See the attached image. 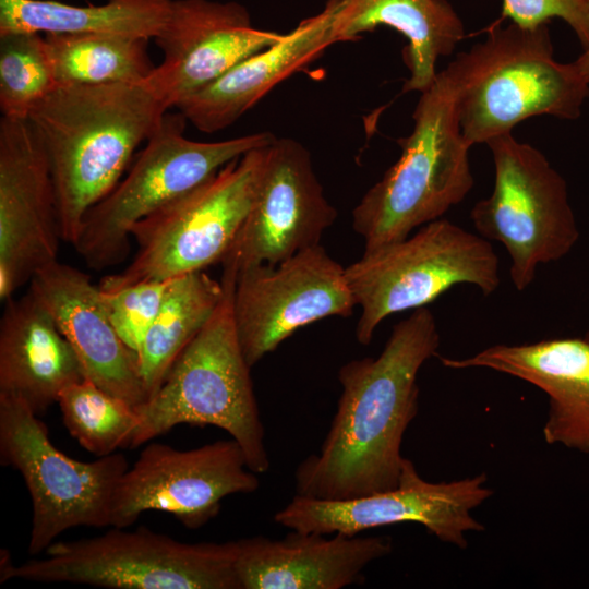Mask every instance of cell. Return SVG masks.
Instances as JSON below:
<instances>
[{"label": "cell", "mask_w": 589, "mask_h": 589, "mask_svg": "<svg viewBox=\"0 0 589 589\" xmlns=\"http://www.w3.org/2000/svg\"><path fill=\"white\" fill-rule=\"evenodd\" d=\"M223 293L221 280L212 278L205 271L171 279L160 310L136 351L139 372L148 399L209 320Z\"/></svg>", "instance_id": "obj_25"}, {"label": "cell", "mask_w": 589, "mask_h": 589, "mask_svg": "<svg viewBox=\"0 0 589 589\" xmlns=\"http://www.w3.org/2000/svg\"><path fill=\"white\" fill-rule=\"evenodd\" d=\"M441 361L453 370L490 369L534 385L549 398L545 442L589 453V341L585 338L498 344L470 357Z\"/></svg>", "instance_id": "obj_19"}, {"label": "cell", "mask_w": 589, "mask_h": 589, "mask_svg": "<svg viewBox=\"0 0 589 589\" xmlns=\"http://www.w3.org/2000/svg\"><path fill=\"white\" fill-rule=\"evenodd\" d=\"M587 2L589 4V0H587ZM574 63L585 80L589 83V46L584 49V52L574 61Z\"/></svg>", "instance_id": "obj_31"}, {"label": "cell", "mask_w": 589, "mask_h": 589, "mask_svg": "<svg viewBox=\"0 0 589 589\" xmlns=\"http://www.w3.org/2000/svg\"><path fill=\"white\" fill-rule=\"evenodd\" d=\"M172 0H108L71 5L52 0H0V35L10 33L107 34L156 38Z\"/></svg>", "instance_id": "obj_24"}, {"label": "cell", "mask_w": 589, "mask_h": 589, "mask_svg": "<svg viewBox=\"0 0 589 589\" xmlns=\"http://www.w3.org/2000/svg\"><path fill=\"white\" fill-rule=\"evenodd\" d=\"M411 133L398 140L400 157L352 211L364 251L406 239L459 204L473 187L471 147L464 139L443 71L423 92Z\"/></svg>", "instance_id": "obj_5"}, {"label": "cell", "mask_w": 589, "mask_h": 589, "mask_svg": "<svg viewBox=\"0 0 589 589\" xmlns=\"http://www.w3.org/2000/svg\"><path fill=\"white\" fill-rule=\"evenodd\" d=\"M486 145L494 164L493 191L474 204L470 218L478 235L506 249L510 280L524 291L540 265L573 249L579 230L566 181L542 152L512 133Z\"/></svg>", "instance_id": "obj_10"}, {"label": "cell", "mask_w": 589, "mask_h": 589, "mask_svg": "<svg viewBox=\"0 0 589 589\" xmlns=\"http://www.w3.org/2000/svg\"><path fill=\"white\" fill-rule=\"evenodd\" d=\"M585 339H586L587 341H589V332L587 333Z\"/></svg>", "instance_id": "obj_32"}, {"label": "cell", "mask_w": 589, "mask_h": 589, "mask_svg": "<svg viewBox=\"0 0 589 589\" xmlns=\"http://www.w3.org/2000/svg\"><path fill=\"white\" fill-rule=\"evenodd\" d=\"M223 298L214 313L172 364L158 390L136 407L140 416L129 448L176 425H214L242 448L255 473L269 469L264 426L233 320L237 267L221 263Z\"/></svg>", "instance_id": "obj_4"}, {"label": "cell", "mask_w": 589, "mask_h": 589, "mask_svg": "<svg viewBox=\"0 0 589 589\" xmlns=\"http://www.w3.org/2000/svg\"><path fill=\"white\" fill-rule=\"evenodd\" d=\"M356 305L345 267L321 244L277 265L239 271L232 301L238 340L251 368L298 329L329 316L347 317Z\"/></svg>", "instance_id": "obj_14"}, {"label": "cell", "mask_w": 589, "mask_h": 589, "mask_svg": "<svg viewBox=\"0 0 589 589\" xmlns=\"http://www.w3.org/2000/svg\"><path fill=\"white\" fill-rule=\"evenodd\" d=\"M167 112L141 84L57 85L31 112L49 160L61 240L119 183L135 148Z\"/></svg>", "instance_id": "obj_2"}, {"label": "cell", "mask_w": 589, "mask_h": 589, "mask_svg": "<svg viewBox=\"0 0 589 589\" xmlns=\"http://www.w3.org/2000/svg\"><path fill=\"white\" fill-rule=\"evenodd\" d=\"M267 147L230 161L194 190L139 221L131 231L137 253L121 273L105 276L98 288L111 292L141 280L172 279L221 263L252 207Z\"/></svg>", "instance_id": "obj_9"}, {"label": "cell", "mask_w": 589, "mask_h": 589, "mask_svg": "<svg viewBox=\"0 0 589 589\" xmlns=\"http://www.w3.org/2000/svg\"><path fill=\"white\" fill-rule=\"evenodd\" d=\"M284 36L254 27L238 2L172 0L168 20L154 38L164 59L142 84L168 111Z\"/></svg>", "instance_id": "obj_17"}, {"label": "cell", "mask_w": 589, "mask_h": 589, "mask_svg": "<svg viewBox=\"0 0 589 589\" xmlns=\"http://www.w3.org/2000/svg\"><path fill=\"white\" fill-rule=\"evenodd\" d=\"M61 240L43 141L27 119L0 120V299L57 261Z\"/></svg>", "instance_id": "obj_15"}, {"label": "cell", "mask_w": 589, "mask_h": 589, "mask_svg": "<svg viewBox=\"0 0 589 589\" xmlns=\"http://www.w3.org/2000/svg\"><path fill=\"white\" fill-rule=\"evenodd\" d=\"M486 474L429 482L411 460H405L397 488L351 500H318L296 494L274 515L289 530L357 536L368 529L396 524L422 525L440 541L467 548V532L483 531L472 512L491 497Z\"/></svg>", "instance_id": "obj_12"}, {"label": "cell", "mask_w": 589, "mask_h": 589, "mask_svg": "<svg viewBox=\"0 0 589 589\" xmlns=\"http://www.w3.org/2000/svg\"><path fill=\"white\" fill-rule=\"evenodd\" d=\"M29 281V290L74 349L86 378L135 408L146 402L137 357L116 332L89 275L57 260Z\"/></svg>", "instance_id": "obj_18"}, {"label": "cell", "mask_w": 589, "mask_h": 589, "mask_svg": "<svg viewBox=\"0 0 589 589\" xmlns=\"http://www.w3.org/2000/svg\"><path fill=\"white\" fill-rule=\"evenodd\" d=\"M338 43L333 14L324 9L302 20L278 43L231 67L183 99L177 108L197 130L213 133L228 128L278 83Z\"/></svg>", "instance_id": "obj_21"}, {"label": "cell", "mask_w": 589, "mask_h": 589, "mask_svg": "<svg viewBox=\"0 0 589 589\" xmlns=\"http://www.w3.org/2000/svg\"><path fill=\"white\" fill-rule=\"evenodd\" d=\"M337 215L316 177L311 153L293 139L276 137L267 147L252 207L223 262L232 263L238 272L277 265L320 244Z\"/></svg>", "instance_id": "obj_16"}, {"label": "cell", "mask_w": 589, "mask_h": 589, "mask_svg": "<svg viewBox=\"0 0 589 589\" xmlns=\"http://www.w3.org/2000/svg\"><path fill=\"white\" fill-rule=\"evenodd\" d=\"M338 43L356 40L377 26L405 36L402 51L410 76L402 93L423 92L434 81L437 60L464 39L461 19L447 0H327Z\"/></svg>", "instance_id": "obj_23"}, {"label": "cell", "mask_w": 589, "mask_h": 589, "mask_svg": "<svg viewBox=\"0 0 589 589\" xmlns=\"http://www.w3.org/2000/svg\"><path fill=\"white\" fill-rule=\"evenodd\" d=\"M171 279H146L111 292L100 289L111 324L135 352L155 321Z\"/></svg>", "instance_id": "obj_29"}, {"label": "cell", "mask_w": 589, "mask_h": 589, "mask_svg": "<svg viewBox=\"0 0 589 589\" xmlns=\"http://www.w3.org/2000/svg\"><path fill=\"white\" fill-rule=\"evenodd\" d=\"M53 542L43 558L14 565L1 550L0 582L22 579L110 589H240L238 543H187L145 527Z\"/></svg>", "instance_id": "obj_6"}, {"label": "cell", "mask_w": 589, "mask_h": 589, "mask_svg": "<svg viewBox=\"0 0 589 589\" xmlns=\"http://www.w3.org/2000/svg\"><path fill=\"white\" fill-rule=\"evenodd\" d=\"M259 486L256 473L233 438L190 450L152 443L120 478L110 526L127 528L142 513L160 510L196 529L219 513L225 497L252 493Z\"/></svg>", "instance_id": "obj_13"}, {"label": "cell", "mask_w": 589, "mask_h": 589, "mask_svg": "<svg viewBox=\"0 0 589 589\" xmlns=\"http://www.w3.org/2000/svg\"><path fill=\"white\" fill-rule=\"evenodd\" d=\"M0 462L17 470L33 508L27 551H46L63 531L110 526L116 486L129 469L120 453L94 461L67 456L51 442L46 424L21 399L0 395Z\"/></svg>", "instance_id": "obj_11"}, {"label": "cell", "mask_w": 589, "mask_h": 589, "mask_svg": "<svg viewBox=\"0 0 589 589\" xmlns=\"http://www.w3.org/2000/svg\"><path fill=\"white\" fill-rule=\"evenodd\" d=\"M438 347L435 317L420 308L393 327L376 358L339 369L336 413L318 453L296 470L297 494L351 500L398 486L402 438L418 413V374Z\"/></svg>", "instance_id": "obj_1"}, {"label": "cell", "mask_w": 589, "mask_h": 589, "mask_svg": "<svg viewBox=\"0 0 589 589\" xmlns=\"http://www.w3.org/2000/svg\"><path fill=\"white\" fill-rule=\"evenodd\" d=\"M83 366L50 312L28 289L4 301L0 322V395L43 414L61 392L85 380Z\"/></svg>", "instance_id": "obj_22"}, {"label": "cell", "mask_w": 589, "mask_h": 589, "mask_svg": "<svg viewBox=\"0 0 589 589\" xmlns=\"http://www.w3.org/2000/svg\"><path fill=\"white\" fill-rule=\"evenodd\" d=\"M57 404L71 436L99 457L129 448L140 422L135 407L88 378L64 388Z\"/></svg>", "instance_id": "obj_27"}, {"label": "cell", "mask_w": 589, "mask_h": 589, "mask_svg": "<svg viewBox=\"0 0 589 589\" xmlns=\"http://www.w3.org/2000/svg\"><path fill=\"white\" fill-rule=\"evenodd\" d=\"M503 15L526 27L548 24L558 17L574 31L584 49L589 46L587 0H503Z\"/></svg>", "instance_id": "obj_30"}, {"label": "cell", "mask_w": 589, "mask_h": 589, "mask_svg": "<svg viewBox=\"0 0 589 589\" xmlns=\"http://www.w3.org/2000/svg\"><path fill=\"white\" fill-rule=\"evenodd\" d=\"M326 536L290 530L281 539L237 540L240 589H341L393 549L387 537Z\"/></svg>", "instance_id": "obj_20"}, {"label": "cell", "mask_w": 589, "mask_h": 589, "mask_svg": "<svg viewBox=\"0 0 589 589\" xmlns=\"http://www.w3.org/2000/svg\"><path fill=\"white\" fill-rule=\"evenodd\" d=\"M187 121L180 111H167L128 176L86 214L73 247L91 268L99 271L122 262L139 221L194 190L230 161L276 139L269 132H257L199 142L184 136Z\"/></svg>", "instance_id": "obj_7"}, {"label": "cell", "mask_w": 589, "mask_h": 589, "mask_svg": "<svg viewBox=\"0 0 589 589\" xmlns=\"http://www.w3.org/2000/svg\"><path fill=\"white\" fill-rule=\"evenodd\" d=\"M442 71L470 146L512 133L531 117L577 119L589 97V83L576 64L554 59L548 24L495 25Z\"/></svg>", "instance_id": "obj_3"}, {"label": "cell", "mask_w": 589, "mask_h": 589, "mask_svg": "<svg viewBox=\"0 0 589 589\" xmlns=\"http://www.w3.org/2000/svg\"><path fill=\"white\" fill-rule=\"evenodd\" d=\"M345 276L361 309L356 338L364 346L386 317L425 308L455 286L471 285L490 296L501 284L491 242L444 218L401 241L364 251L345 267Z\"/></svg>", "instance_id": "obj_8"}, {"label": "cell", "mask_w": 589, "mask_h": 589, "mask_svg": "<svg viewBox=\"0 0 589 589\" xmlns=\"http://www.w3.org/2000/svg\"><path fill=\"white\" fill-rule=\"evenodd\" d=\"M57 86L46 39L38 33L0 35V110L27 119Z\"/></svg>", "instance_id": "obj_28"}, {"label": "cell", "mask_w": 589, "mask_h": 589, "mask_svg": "<svg viewBox=\"0 0 589 589\" xmlns=\"http://www.w3.org/2000/svg\"><path fill=\"white\" fill-rule=\"evenodd\" d=\"M57 85L141 84L154 70L147 38L107 34H46Z\"/></svg>", "instance_id": "obj_26"}]
</instances>
